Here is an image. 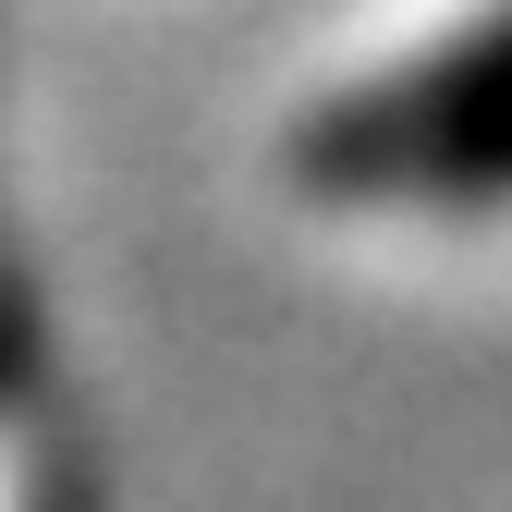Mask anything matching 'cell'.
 Wrapping results in <instances>:
<instances>
[{"instance_id": "cell-1", "label": "cell", "mask_w": 512, "mask_h": 512, "mask_svg": "<svg viewBox=\"0 0 512 512\" xmlns=\"http://www.w3.org/2000/svg\"><path fill=\"white\" fill-rule=\"evenodd\" d=\"M305 171L317 183H403V196H500L512 183V25L354 98L342 122H317Z\"/></svg>"}]
</instances>
